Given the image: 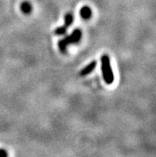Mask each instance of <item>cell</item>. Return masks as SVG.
Masks as SVG:
<instances>
[{
	"instance_id": "6da1fadb",
	"label": "cell",
	"mask_w": 156,
	"mask_h": 157,
	"mask_svg": "<svg viewBox=\"0 0 156 157\" xmlns=\"http://www.w3.org/2000/svg\"><path fill=\"white\" fill-rule=\"evenodd\" d=\"M81 36H82V32L80 29H75L72 32L70 35L64 38L63 39H61L58 42V48L61 53H65L67 50V47L70 44L78 43L81 41Z\"/></svg>"
},
{
	"instance_id": "ba28073f",
	"label": "cell",
	"mask_w": 156,
	"mask_h": 157,
	"mask_svg": "<svg viewBox=\"0 0 156 157\" xmlns=\"http://www.w3.org/2000/svg\"><path fill=\"white\" fill-rule=\"evenodd\" d=\"M0 157H7V152L6 150L0 148Z\"/></svg>"
},
{
	"instance_id": "7a4b0ae2",
	"label": "cell",
	"mask_w": 156,
	"mask_h": 157,
	"mask_svg": "<svg viewBox=\"0 0 156 157\" xmlns=\"http://www.w3.org/2000/svg\"><path fill=\"white\" fill-rule=\"evenodd\" d=\"M101 71L105 83L108 85L112 84L114 82V74L111 66L110 58L106 54L101 57Z\"/></svg>"
},
{
	"instance_id": "277c9868",
	"label": "cell",
	"mask_w": 156,
	"mask_h": 157,
	"mask_svg": "<svg viewBox=\"0 0 156 157\" xmlns=\"http://www.w3.org/2000/svg\"><path fill=\"white\" fill-rule=\"evenodd\" d=\"M80 14L83 19H89L92 17V10L91 8L88 6H84L80 10Z\"/></svg>"
},
{
	"instance_id": "52a82bcc",
	"label": "cell",
	"mask_w": 156,
	"mask_h": 157,
	"mask_svg": "<svg viewBox=\"0 0 156 157\" xmlns=\"http://www.w3.org/2000/svg\"><path fill=\"white\" fill-rule=\"evenodd\" d=\"M67 30L68 28L63 25V26H58V27L56 28L55 30H54V34L56 35H63V34H65L67 32Z\"/></svg>"
},
{
	"instance_id": "3957f363",
	"label": "cell",
	"mask_w": 156,
	"mask_h": 157,
	"mask_svg": "<svg viewBox=\"0 0 156 157\" xmlns=\"http://www.w3.org/2000/svg\"><path fill=\"white\" fill-rule=\"evenodd\" d=\"M97 61H93L89 64H88L87 66H85V67L82 69V70L80 71V76L81 77H85V76L89 75V74H91L93 70H95L96 66H97Z\"/></svg>"
},
{
	"instance_id": "5b68a950",
	"label": "cell",
	"mask_w": 156,
	"mask_h": 157,
	"mask_svg": "<svg viewBox=\"0 0 156 157\" xmlns=\"http://www.w3.org/2000/svg\"><path fill=\"white\" fill-rule=\"evenodd\" d=\"M20 9L21 11L25 14H30L32 11V5L30 2L25 1V2H22L20 5Z\"/></svg>"
},
{
	"instance_id": "8992f818",
	"label": "cell",
	"mask_w": 156,
	"mask_h": 157,
	"mask_svg": "<svg viewBox=\"0 0 156 157\" xmlns=\"http://www.w3.org/2000/svg\"><path fill=\"white\" fill-rule=\"evenodd\" d=\"M73 21H74V17H73V14L72 13H68V14L65 15V23H64V26L69 28L73 23Z\"/></svg>"
}]
</instances>
